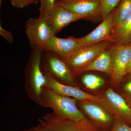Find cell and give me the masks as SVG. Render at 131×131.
<instances>
[{
	"label": "cell",
	"instance_id": "obj_1",
	"mask_svg": "<svg viewBox=\"0 0 131 131\" xmlns=\"http://www.w3.org/2000/svg\"><path fill=\"white\" fill-rule=\"evenodd\" d=\"M42 100L44 108H50L59 117L77 123L87 131H98L77 106V100L43 87Z\"/></svg>",
	"mask_w": 131,
	"mask_h": 131
},
{
	"label": "cell",
	"instance_id": "obj_2",
	"mask_svg": "<svg viewBox=\"0 0 131 131\" xmlns=\"http://www.w3.org/2000/svg\"><path fill=\"white\" fill-rule=\"evenodd\" d=\"M42 52L41 47H32L29 60L25 67L24 76L25 89L27 96L34 102L44 108L42 93L46 78L40 65Z\"/></svg>",
	"mask_w": 131,
	"mask_h": 131
},
{
	"label": "cell",
	"instance_id": "obj_3",
	"mask_svg": "<svg viewBox=\"0 0 131 131\" xmlns=\"http://www.w3.org/2000/svg\"><path fill=\"white\" fill-rule=\"evenodd\" d=\"M40 65L44 74L62 84L77 87L76 76L66 62L54 52L42 49Z\"/></svg>",
	"mask_w": 131,
	"mask_h": 131
},
{
	"label": "cell",
	"instance_id": "obj_4",
	"mask_svg": "<svg viewBox=\"0 0 131 131\" xmlns=\"http://www.w3.org/2000/svg\"><path fill=\"white\" fill-rule=\"evenodd\" d=\"M114 44L110 41H105L81 47L71 56L66 63L76 77L81 74L82 70L99 54Z\"/></svg>",
	"mask_w": 131,
	"mask_h": 131
},
{
	"label": "cell",
	"instance_id": "obj_5",
	"mask_svg": "<svg viewBox=\"0 0 131 131\" xmlns=\"http://www.w3.org/2000/svg\"><path fill=\"white\" fill-rule=\"evenodd\" d=\"M31 47L43 49L54 35L43 17L30 18L27 20L25 31Z\"/></svg>",
	"mask_w": 131,
	"mask_h": 131
},
{
	"label": "cell",
	"instance_id": "obj_6",
	"mask_svg": "<svg viewBox=\"0 0 131 131\" xmlns=\"http://www.w3.org/2000/svg\"><path fill=\"white\" fill-rule=\"evenodd\" d=\"M44 75L46 78V83L44 87L48 88L59 94L74 98L77 101L88 100L97 102L108 110L107 104L102 96H96L88 93L78 87L62 84L50 76Z\"/></svg>",
	"mask_w": 131,
	"mask_h": 131
},
{
	"label": "cell",
	"instance_id": "obj_7",
	"mask_svg": "<svg viewBox=\"0 0 131 131\" xmlns=\"http://www.w3.org/2000/svg\"><path fill=\"white\" fill-rule=\"evenodd\" d=\"M41 17L45 19L52 31L56 35L69 24L83 19L81 16L63 7L57 5Z\"/></svg>",
	"mask_w": 131,
	"mask_h": 131
},
{
	"label": "cell",
	"instance_id": "obj_8",
	"mask_svg": "<svg viewBox=\"0 0 131 131\" xmlns=\"http://www.w3.org/2000/svg\"><path fill=\"white\" fill-rule=\"evenodd\" d=\"M55 5L63 7L83 19L100 16V13L101 0H57Z\"/></svg>",
	"mask_w": 131,
	"mask_h": 131
},
{
	"label": "cell",
	"instance_id": "obj_9",
	"mask_svg": "<svg viewBox=\"0 0 131 131\" xmlns=\"http://www.w3.org/2000/svg\"><path fill=\"white\" fill-rule=\"evenodd\" d=\"M131 59V43L115 46L113 53V69L111 76L115 84L121 82L126 74Z\"/></svg>",
	"mask_w": 131,
	"mask_h": 131
},
{
	"label": "cell",
	"instance_id": "obj_10",
	"mask_svg": "<svg viewBox=\"0 0 131 131\" xmlns=\"http://www.w3.org/2000/svg\"><path fill=\"white\" fill-rule=\"evenodd\" d=\"M82 47L80 38L71 36L62 38L54 35L43 48L54 52L66 62Z\"/></svg>",
	"mask_w": 131,
	"mask_h": 131
},
{
	"label": "cell",
	"instance_id": "obj_11",
	"mask_svg": "<svg viewBox=\"0 0 131 131\" xmlns=\"http://www.w3.org/2000/svg\"><path fill=\"white\" fill-rule=\"evenodd\" d=\"M113 27V12L102 20L101 23L91 32L80 38L82 47L89 46L103 41L111 42V31Z\"/></svg>",
	"mask_w": 131,
	"mask_h": 131
},
{
	"label": "cell",
	"instance_id": "obj_12",
	"mask_svg": "<svg viewBox=\"0 0 131 131\" xmlns=\"http://www.w3.org/2000/svg\"><path fill=\"white\" fill-rule=\"evenodd\" d=\"M105 101L111 114L122 118L131 124V108L124 97L109 88L102 96Z\"/></svg>",
	"mask_w": 131,
	"mask_h": 131
},
{
	"label": "cell",
	"instance_id": "obj_13",
	"mask_svg": "<svg viewBox=\"0 0 131 131\" xmlns=\"http://www.w3.org/2000/svg\"><path fill=\"white\" fill-rule=\"evenodd\" d=\"M38 121L52 131H87L77 123L61 118L53 112L45 114Z\"/></svg>",
	"mask_w": 131,
	"mask_h": 131
},
{
	"label": "cell",
	"instance_id": "obj_14",
	"mask_svg": "<svg viewBox=\"0 0 131 131\" xmlns=\"http://www.w3.org/2000/svg\"><path fill=\"white\" fill-rule=\"evenodd\" d=\"M77 103L82 112L95 121L106 125L112 122L111 114L99 103L88 100H77Z\"/></svg>",
	"mask_w": 131,
	"mask_h": 131
},
{
	"label": "cell",
	"instance_id": "obj_15",
	"mask_svg": "<svg viewBox=\"0 0 131 131\" xmlns=\"http://www.w3.org/2000/svg\"><path fill=\"white\" fill-rule=\"evenodd\" d=\"M115 44L99 54L96 58L82 70V73L90 71H96L111 75L113 69V53Z\"/></svg>",
	"mask_w": 131,
	"mask_h": 131
},
{
	"label": "cell",
	"instance_id": "obj_16",
	"mask_svg": "<svg viewBox=\"0 0 131 131\" xmlns=\"http://www.w3.org/2000/svg\"><path fill=\"white\" fill-rule=\"evenodd\" d=\"M111 41L115 46H122L131 43V13L122 24L113 27Z\"/></svg>",
	"mask_w": 131,
	"mask_h": 131
},
{
	"label": "cell",
	"instance_id": "obj_17",
	"mask_svg": "<svg viewBox=\"0 0 131 131\" xmlns=\"http://www.w3.org/2000/svg\"><path fill=\"white\" fill-rule=\"evenodd\" d=\"M131 13V0H121L117 9L113 12V27L119 25Z\"/></svg>",
	"mask_w": 131,
	"mask_h": 131
},
{
	"label": "cell",
	"instance_id": "obj_18",
	"mask_svg": "<svg viewBox=\"0 0 131 131\" xmlns=\"http://www.w3.org/2000/svg\"><path fill=\"white\" fill-rule=\"evenodd\" d=\"M81 81L88 89L95 90L102 86L105 83L102 78L93 74H86L82 76Z\"/></svg>",
	"mask_w": 131,
	"mask_h": 131
},
{
	"label": "cell",
	"instance_id": "obj_19",
	"mask_svg": "<svg viewBox=\"0 0 131 131\" xmlns=\"http://www.w3.org/2000/svg\"><path fill=\"white\" fill-rule=\"evenodd\" d=\"M121 0H101L100 16L102 20L113 12Z\"/></svg>",
	"mask_w": 131,
	"mask_h": 131
},
{
	"label": "cell",
	"instance_id": "obj_20",
	"mask_svg": "<svg viewBox=\"0 0 131 131\" xmlns=\"http://www.w3.org/2000/svg\"><path fill=\"white\" fill-rule=\"evenodd\" d=\"M122 87V96L124 98L131 97V72L125 75Z\"/></svg>",
	"mask_w": 131,
	"mask_h": 131
},
{
	"label": "cell",
	"instance_id": "obj_21",
	"mask_svg": "<svg viewBox=\"0 0 131 131\" xmlns=\"http://www.w3.org/2000/svg\"><path fill=\"white\" fill-rule=\"evenodd\" d=\"M57 0H39L40 6L39 10V16L42 17L49 10L55 6Z\"/></svg>",
	"mask_w": 131,
	"mask_h": 131
},
{
	"label": "cell",
	"instance_id": "obj_22",
	"mask_svg": "<svg viewBox=\"0 0 131 131\" xmlns=\"http://www.w3.org/2000/svg\"><path fill=\"white\" fill-rule=\"evenodd\" d=\"M1 1V2L2 0ZM13 6L17 8H24L29 5L35 4L37 2L36 0H9Z\"/></svg>",
	"mask_w": 131,
	"mask_h": 131
},
{
	"label": "cell",
	"instance_id": "obj_23",
	"mask_svg": "<svg viewBox=\"0 0 131 131\" xmlns=\"http://www.w3.org/2000/svg\"><path fill=\"white\" fill-rule=\"evenodd\" d=\"M110 131H131V127L119 119L115 122Z\"/></svg>",
	"mask_w": 131,
	"mask_h": 131
},
{
	"label": "cell",
	"instance_id": "obj_24",
	"mask_svg": "<svg viewBox=\"0 0 131 131\" xmlns=\"http://www.w3.org/2000/svg\"><path fill=\"white\" fill-rule=\"evenodd\" d=\"M0 35L9 43L13 42L14 38L12 32L3 28L1 25H0Z\"/></svg>",
	"mask_w": 131,
	"mask_h": 131
},
{
	"label": "cell",
	"instance_id": "obj_25",
	"mask_svg": "<svg viewBox=\"0 0 131 131\" xmlns=\"http://www.w3.org/2000/svg\"><path fill=\"white\" fill-rule=\"evenodd\" d=\"M21 131H52L50 129L43 125L39 123L37 126L32 127L27 130Z\"/></svg>",
	"mask_w": 131,
	"mask_h": 131
},
{
	"label": "cell",
	"instance_id": "obj_26",
	"mask_svg": "<svg viewBox=\"0 0 131 131\" xmlns=\"http://www.w3.org/2000/svg\"><path fill=\"white\" fill-rule=\"evenodd\" d=\"M125 100L127 103L131 108V97L130 98H124Z\"/></svg>",
	"mask_w": 131,
	"mask_h": 131
},
{
	"label": "cell",
	"instance_id": "obj_27",
	"mask_svg": "<svg viewBox=\"0 0 131 131\" xmlns=\"http://www.w3.org/2000/svg\"><path fill=\"white\" fill-rule=\"evenodd\" d=\"M131 59L130 61V63L129 64V65L128 66V68H127V74L129 73H131Z\"/></svg>",
	"mask_w": 131,
	"mask_h": 131
},
{
	"label": "cell",
	"instance_id": "obj_28",
	"mask_svg": "<svg viewBox=\"0 0 131 131\" xmlns=\"http://www.w3.org/2000/svg\"><path fill=\"white\" fill-rule=\"evenodd\" d=\"M37 1V2L38 1H39V0H36Z\"/></svg>",
	"mask_w": 131,
	"mask_h": 131
}]
</instances>
